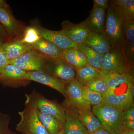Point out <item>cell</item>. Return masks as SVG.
Segmentation results:
<instances>
[{
  "label": "cell",
  "instance_id": "1",
  "mask_svg": "<svg viewBox=\"0 0 134 134\" xmlns=\"http://www.w3.org/2000/svg\"><path fill=\"white\" fill-rule=\"evenodd\" d=\"M106 14L104 33L109 39L111 48L121 47L123 43L122 32L123 17L121 9L113 1H109Z\"/></svg>",
  "mask_w": 134,
  "mask_h": 134
},
{
  "label": "cell",
  "instance_id": "2",
  "mask_svg": "<svg viewBox=\"0 0 134 134\" xmlns=\"http://www.w3.org/2000/svg\"><path fill=\"white\" fill-rule=\"evenodd\" d=\"M123 110L101 104L93 106L92 113L104 129L111 134H120L124 130Z\"/></svg>",
  "mask_w": 134,
  "mask_h": 134
},
{
  "label": "cell",
  "instance_id": "3",
  "mask_svg": "<svg viewBox=\"0 0 134 134\" xmlns=\"http://www.w3.org/2000/svg\"><path fill=\"white\" fill-rule=\"evenodd\" d=\"M25 106L35 108L42 113L53 116L64 124L66 110L62 105L55 100L46 98L34 89L30 93L25 94Z\"/></svg>",
  "mask_w": 134,
  "mask_h": 134
},
{
  "label": "cell",
  "instance_id": "4",
  "mask_svg": "<svg viewBox=\"0 0 134 134\" xmlns=\"http://www.w3.org/2000/svg\"><path fill=\"white\" fill-rule=\"evenodd\" d=\"M18 113L20 120L16 125L17 131L22 134H48L39 119L35 108L25 106L24 110Z\"/></svg>",
  "mask_w": 134,
  "mask_h": 134
},
{
  "label": "cell",
  "instance_id": "5",
  "mask_svg": "<svg viewBox=\"0 0 134 134\" xmlns=\"http://www.w3.org/2000/svg\"><path fill=\"white\" fill-rule=\"evenodd\" d=\"M65 91L66 99L62 105L64 108L91 110V105L85 96L84 87L76 79L66 83Z\"/></svg>",
  "mask_w": 134,
  "mask_h": 134
},
{
  "label": "cell",
  "instance_id": "6",
  "mask_svg": "<svg viewBox=\"0 0 134 134\" xmlns=\"http://www.w3.org/2000/svg\"><path fill=\"white\" fill-rule=\"evenodd\" d=\"M102 66L105 75L110 72L132 74L130 72L133 68L128 62L121 47L111 48L105 54Z\"/></svg>",
  "mask_w": 134,
  "mask_h": 134
},
{
  "label": "cell",
  "instance_id": "7",
  "mask_svg": "<svg viewBox=\"0 0 134 134\" xmlns=\"http://www.w3.org/2000/svg\"><path fill=\"white\" fill-rule=\"evenodd\" d=\"M44 72L66 82L76 79V70L60 58L46 59Z\"/></svg>",
  "mask_w": 134,
  "mask_h": 134
},
{
  "label": "cell",
  "instance_id": "8",
  "mask_svg": "<svg viewBox=\"0 0 134 134\" xmlns=\"http://www.w3.org/2000/svg\"><path fill=\"white\" fill-rule=\"evenodd\" d=\"M46 60V59L31 49L17 59L9 61L8 63L26 72L44 71Z\"/></svg>",
  "mask_w": 134,
  "mask_h": 134
},
{
  "label": "cell",
  "instance_id": "9",
  "mask_svg": "<svg viewBox=\"0 0 134 134\" xmlns=\"http://www.w3.org/2000/svg\"><path fill=\"white\" fill-rule=\"evenodd\" d=\"M26 72L15 65L8 63L0 72V84L13 88L26 86L30 81L24 79Z\"/></svg>",
  "mask_w": 134,
  "mask_h": 134
},
{
  "label": "cell",
  "instance_id": "10",
  "mask_svg": "<svg viewBox=\"0 0 134 134\" xmlns=\"http://www.w3.org/2000/svg\"><path fill=\"white\" fill-rule=\"evenodd\" d=\"M24 79L29 81H33L42 84L57 91L64 97L66 96V82L44 71L26 72Z\"/></svg>",
  "mask_w": 134,
  "mask_h": 134
},
{
  "label": "cell",
  "instance_id": "11",
  "mask_svg": "<svg viewBox=\"0 0 134 134\" xmlns=\"http://www.w3.org/2000/svg\"><path fill=\"white\" fill-rule=\"evenodd\" d=\"M61 31L70 41L76 45L82 44L88 35L89 30L83 23H72L69 20L62 23Z\"/></svg>",
  "mask_w": 134,
  "mask_h": 134
},
{
  "label": "cell",
  "instance_id": "12",
  "mask_svg": "<svg viewBox=\"0 0 134 134\" xmlns=\"http://www.w3.org/2000/svg\"><path fill=\"white\" fill-rule=\"evenodd\" d=\"M34 26L41 38L48 40L62 50L76 47V44L70 41L61 30H51L37 25Z\"/></svg>",
  "mask_w": 134,
  "mask_h": 134
},
{
  "label": "cell",
  "instance_id": "13",
  "mask_svg": "<svg viewBox=\"0 0 134 134\" xmlns=\"http://www.w3.org/2000/svg\"><path fill=\"white\" fill-rule=\"evenodd\" d=\"M65 120L63 124L64 134H88L79 119L78 109L66 108Z\"/></svg>",
  "mask_w": 134,
  "mask_h": 134
},
{
  "label": "cell",
  "instance_id": "14",
  "mask_svg": "<svg viewBox=\"0 0 134 134\" xmlns=\"http://www.w3.org/2000/svg\"><path fill=\"white\" fill-rule=\"evenodd\" d=\"M133 86L124 93L120 94L106 92L102 95L101 103L114 108L124 110L133 103L134 98L131 92V88Z\"/></svg>",
  "mask_w": 134,
  "mask_h": 134
},
{
  "label": "cell",
  "instance_id": "15",
  "mask_svg": "<svg viewBox=\"0 0 134 134\" xmlns=\"http://www.w3.org/2000/svg\"><path fill=\"white\" fill-rule=\"evenodd\" d=\"M82 44L102 54H105L111 48L109 39L104 33L92 31L89 32Z\"/></svg>",
  "mask_w": 134,
  "mask_h": 134
},
{
  "label": "cell",
  "instance_id": "16",
  "mask_svg": "<svg viewBox=\"0 0 134 134\" xmlns=\"http://www.w3.org/2000/svg\"><path fill=\"white\" fill-rule=\"evenodd\" d=\"M106 14L105 10L93 7L90 15L83 23L90 31L104 33Z\"/></svg>",
  "mask_w": 134,
  "mask_h": 134
},
{
  "label": "cell",
  "instance_id": "17",
  "mask_svg": "<svg viewBox=\"0 0 134 134\" xmlns=\"http://www.w3.org/2000/svg\"><path fill=\"white\" fill-rule=\"evenodd\" d=\"M0 23L5 29L8 37L17 35L21 30V25L13 16L8 4L0 7Z\"/></svg>",
  "mask_w": 134,
  "mask_h": 134
},
{
  "label": "cell",
  "instance_id": "18",
  "mask_svg": "<svg viewBox=\"0 0 134 134\" xmlns=\"http://www.w3.org/2000/svg\"><path fill=\"white\" fill-rule=\"evenodd\" d=\"M31 46L32 50L46 59L60 58L63 50L48 40L42 38Z\"/></svg>",
  "mask_w": 134,
  "mask_h": 134
},
{
  "label": "cell",
  "instance_id": "19",
  "mask_svg": "<svg viewBox=\"0 0 134 134\" xmlns=\"http://www.w3.org/2000/svg\"><path fill=\"white\" fill-rule=\"evenodd\" d=\"M60 58L76 70L85 66H90L85 56L76 47L63 50Z\"/></svg>",
  "mask_w": 134,
  "mask_h": 134
},
{
  "label": "cell",
  "instance_id": "20",
  "mask_svg": "<svg viewBox=\"0 0 134 134\" xmlns=\"http://www.w3.org/2000/svg\"><path fill=\"white\" fill-rule=\"evenodd\" d=\"M31 49V46L24 44L19 40L15 39L4 42L2 52L9 61L17 59Z\"/></svg>",
  "mask_w": 134,
  "mask_h": 134
},
{
  "label": "cell",
  "instance_id": "21",
  "mask_svg": "<svg viewBox=\"0 0 134 134\" xmlns=\"http://www.w3.org/2000/svg\"><path fill=\"white\" fill-rule=\"evenodd\" d=\"M108 86L107 91L112 92L118 86L125 84L134 83L133 76L130 73L118 74L115 72H110L105 75L103 77Z\"/></svg>",
  "mask_w": 134,
  "mask_h": 134
},
{
  "label": "cell",
  "instance_id": "22",
  "mask_svg": "<svg viewBox=\"0 0 134 134\" xmlns=\"http://www.w3.org/2000/svg\"><path fill=\"white\" fill-rule=\"evenodd\" d=\"M76 79L84 87L98 78H103L105 74L91 66H86L76 70Z\"/></svg>",
  "mask_w": 134,
  "mask_h": 134
},
{
  "label": "cell",
  "instance_id": "23",
  "mask_svg": "<svg viewBox=\"0 0 134 134\" xmlns=\"http://www.w3.org/2000/svg\"><path fill=\"white\" fill-rule=\"evenodd\" d=\"M76 47L85 56L89 65L105 75L102 66L104 54L99 53L83 44L76 45Z\"/></svg>",
  "mask_w": 134,
  "mask_h": 134
},
{
  "label": "cell",
  "instance_id": "24",
  "mask_svg": "<svg viewBox=\"0 0 134 134\" xmlns=\"http://www.w3.org/2000/svg\"><path fill=\"white\" fill-rule=\"evenodd\" d=\"M78 114L81 122L88 133L103 129L99 120L91 110L80 109Z\"/></svg>",
  "mask_w": 134,
  "mask_h": 134
},
{
  "label": "cell",
  "instance_id": "25",
  "mask_svg": "<svg viewBox=\"0 0 134 134\" xmlns=\"http://www.w3.org/2000/svg\"><path fill=\"white\" fill-rule=\"evenodd\" d=\"M36 111L39 119L48 134H57L63 127V124L55 117Z\"/></svg>",
  "mask_w": 134,
  "mask_h": 134
},
{
  "label": "cell",
  "instance_id": "26",
  "mask_svg": "<svg viewBox=\"0 0 134 134\" xmlns=\"http://www.w3.org/2000/svg\"><path fill=\"white\" fill-rule=\"evenodd\" d=\"M122 32L123 43L134 40V20L129 21L123 18Z\"/></svg>",
  "mask_w": 134,
  "mask_h": 134
},
{
  "label": "cell",
  "instance_id": "27",
  "mask_svg": "<svg viewBox=\"0 0 134 134\" xmlns=\"http://www.w3.org/2000/svg\"><path fill=\"white\" fill-rule=\"evenodd\" d=\"M41 38L37 29L34 26H30L25 29L23 37L20 40L24 44L31 46Z\"/></svg>",
  "mask_w": 134,
  "mask_h": 134
},
{
  "label": "cell",
  "instance_id": "28",
  "mask_svg": "<svg viewBox=\"0 0 134 134\" xmlns=\"http://www.w3.org/2000/svg\"><path fill=\"white\" fill-rule=\"evenodd\" d=\"M86 87L92 91L97 92L102 95L108 90V86L106 82L103 78H98L90 82Z\"/></svg>",
  "mask_w": 134,
  "mask_h": 134
},
{
  "label": "cell",
  "instance_id": "29",
  "mask_svg": "<svg viewBox=\"0 0 134 134\" xmlns=\"http://www.w3.org/2000/svg\"><path fill=\"white\" fill-rule=\"evenodd\" d=\"M121 48L128 62L133 68L134 62V40L124 42Z\"/></svg>",
  "mask_w": 134,
  "mask_h": 134
},
{
  "label": "cell",
  "instance_id": "30",
  "mask_svg": "<svg viewBox=\"0 0 134 134\" xmlns=\"http://www.w3.org/2000/svg\"><path fill=\"white\" fill-rule=\"evenodd\" d=\"M86 99L91 105H98L102 103V95L91 90L88 87H84Z\"/></svg>",
  "mask_w": 134,
  "mask_h": 134
},
{
  "label": "cell",
  "instance_id": "31",
  "mask_svg": "<svg viewBox=\"0 0 134 134\" xmlns=\"http://www.w3.org/2000/svg\"><path fill=\"white\" fill-rule=\"evenodd\" d=\"M121 9L124 18L129 21L134 20V0H127Z\"/></svg>",
  "mask_w": 134,
  "mask_h": 134
},
{
  "label": "cell",
  "instance_id": "32",
  "mask_svg": "<svg viewBox=\"0 0 134 134\" xmlns=\"http://www.w3.org/2000/svg\"><path fill=\"white\" fill-rule=\"evenodd\" d=\"M10 120V115L0 111V134H4L9 128Z\"/></svg>",
  "mask_w": 134,
  "mask_h": 134
},
{
  "label": "cell",
  "instance_id": "33",
  "mask_svg": "<svg viewBox=\"0 0 134 134\" xmlns=\"http://www.w3.org/2000/svg\"><path fill=\"white\" fill-rule=\"evenodd\" d=\"M122 113L124 120H134V103L123 110Z\"/></svg>",
  "mask_w": 134,
  "mask_h": 134
},
{
  "label": "cell",
  "instance_id": "34",
  "mask_svg": "<svg viewBox=\"0 0 134 134\" xmlns=\"http://www.w3.org/2000/svg\"><path fill=\"white\" fill-rule=\"evenodd\" d=\"M93 7L106 10L108 5V0H93Z\"/></svg>",
  "mask_w": 134,
  "mask_h": 134
},
{
  "label": "cell",
  "instance_id": "35",
  "mask_svg": "<svg viewBox=\"0 0 134 134\" xmlns=\"http://www.w3.org/2000/svg\"><path fill=\"white\" fill-rule=\"evenodd\" d=\"M8 60L6 58L5 54L2 52H0V72L7 64L8 63Z\"/></svg>",
  "mask_w": 134,
  "mask_h": 134
},
{
  "label": "cell",
  "instance_id": "36",
  "mask_svg": "<svg viewBox=\"0 0 134 134\" xmlns=\"http://www.w3.org/2000/svg\"><path fill=\"white\" fill-rule=\"evenodd\" d=\"M124 130H134V120H124Z\"/></svg>",
  "mask_w": 134,
  "mask_h": 134
},
{
  "label": "cell",
  "instance_id": "37",
  "mask_svg": "<svg viewBox=\"0 0 134 134\" xmlns=\"http://www.w3.org/2000/svg\"><path fill=\"white\" fill-rule=\"evenodd\" d=\"M8 38V36L5 29L0 23V39L4 41Z\"/></svg>",
  "mask_w": 134,
  "mask_h": 134
},
{
  "label": "cell",
  "instance_id": "38",
  "mask_svg": "<svg viewBox=\"0 0 134 134\" xmlns=\"http://www.w3.org/2000/svg\"><path fill=\"white\" fill-rule=\"evenodd\" d=\"M127 0H114L113 2L117 7L121 8L125 5Z\"/></svg>",
  "mask_w": 134,
  "mask_h": 134
},
{
  "label": "cell",
  "instance_id": "39",
  "mask_svg": "<svg viewBox=\"0 0 134 134\" xmlns=\"http://www.w3.org/2000/svg\"><path fill=\"white\" fill-rule=\"evenodd\" d=\"M88 134H111L108 131L104 129H101L98 130L94 132H90L88 133Z\"/></svg>",
  "mask_w": 134,
  "mask_h": 134
},
{
  "label": "cell",
  "instance_id": "40",
  "mask_svg": "<svg viewBox=\"0 0 134 134\" xmlns=\"http://www.w3.org/2000/svg\"><path fill=\"white\" fill-rule=\"evenodd\" d=\"M120 134H134V130H123V131Z\"/></svg>",
  "mask_w": 134,
  "mask_h": 134
},
{
  "label": "cell",
  "instance_id": "41",
  "mask_svg": "<svg viewBox=\"0 0 134 134\" xmlns=\"http://www.w3.org/2000/svg\"><path fill=\"white\" fill-rule=\"evenodd\" d=\"M4 134H17L15 132L12 131L9 128L7 130V132H5Z\"/></svg>",
  "mask_w": 134,
  "mask_h": 134
},
{
  "label": "cell",
  "instance_id": "42",
  "mask_svg": "<svg viewBox=\"0 0 134 134\" xmlns=\"http://www.w3.org/2000/svg\"><path fill=\"white\" fill-rule=\"evenodd\" d=\"M4 43V41L0 39V52H2V47Z\"/></svg>",
  "mask_w": 134,
  "mask_h": 134
},
{
  "label": "cell",
  "instance_id": "43",
  "mask_svg": "<svg viewBox=\"0 0 134 134\" xmlns=\"http://www.w3.org/2000/svg\"><path fill=\"white\" fill-rule=\"evenodd\" d=\"M7 5V3L5 1L3 0H0V7L1 6H5V5Z\"/></svg>",
  "mask_w": 134,
  "mask_h": 134
},
{
  "label": "cell",
  "instance_id": "44",
  "mask_svg": "<svg viewBox=\"0 0 134 134\" xmlns=\"http://www.w3.org/2000/svg\"><path fill=\"white\" fill-rule=\"evenodd\" d=\"M57 134H64V130H63V127L59 131L58 133Z\"/></svg>",
  "mask_w": 134,
  "mask_h": 134
}]
</instances>
